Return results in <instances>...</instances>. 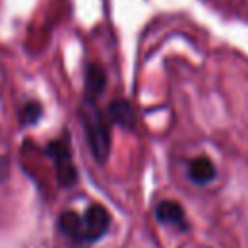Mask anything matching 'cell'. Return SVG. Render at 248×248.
Here are the masks:
<instances>
[{
  "instance_id": "obj_1",
  "label": "cell",
  "mask_w": 248,
  "mask_h": 248,
  "mask_svg": "<svg viewBox=\"0 0 248 248\" xmlns=\"http://www.w3.org/2000/svg\"><path fill=\"white\" fill-rule=\"evenodd\" d=\"M110 225V215L101 203H91L81 215L76 211H64L58 217L60 232L76 244L97 242Z\"/></svg>"
},
{
  "instance_id": "obj_2",
  "label": "cell",
  "mask_w": 248,
  "mask_h": 248,
  "mask_svg": "<svg viewBox=\"0 0 248 248\" xmlns=\"http://www.w3.org/2000/svg\"><path fill=\"white\" fill-rule=\"evenodd\" d=\"M81 124L85 130V138L93 157L99 163H105L110 151V132H108V118L97 108L95 99H87L81 105Z\"/></svg>"
},
{
  "instance_id": "obj_3",
  "label": "cell",
  "mask_w": 248,
  "mask_h": 248,
  "mask_svg": "<svg viewBox=\"0 0 248 248\" xmlns=\"http://www.w3.org/2000/svg\"><path fill=\"white\" fill-rule=\"evenodd\" d=\"M46 155L52 159L54 163V170H56V178L60 182V186L64 188H72L78 182V170L72 163V151L68 145V140H54L46 145Z\"/></svg>"
},
{
  "instance_id": "obj_4",
  "label": "cell",
  "mask_w": 248,
  "mask_h": 248,
  "mask_svg": "<svg viewBox=\"0 0 248 248\" xmlns=\"http://www.w3.org/2000/svg\"><path fill=\"white\" fill-rule=\"evenodd\" d=\"M155 219L163 225H174L176 229L184 231L186 225V217H184V209L178 202L174 200H163L155 205Z\"/></svg>"
},
{
  "instance_id": "obj_5",
  "label": "cell",
  "mask_w": 248,
  "mask_h": 248,
  "mask_svg": "<svg viewBox=\"0 0 248 248\" xmlns=\"http://www.w3.org/2000/svg\"><path fill=\"white\" fill-rule=\"evenodd\" d=\"M188 176L194 184H207L215 178V167L207 157H194L188 165Z\"/></svg>"
},
{
  "instance_id": "obj_6",
  "label": "cell",
  "mask_w": 248,
  "mask_h": 248,
  "mask_svg": "<svg viewBox=\"0 0 248 248\" xmlns=\"http://www.w3.org/2000/svg\"><path fill=\"white\" fill-rule=\"evenodd\" d=\"M110 122H116L120 126H126V128H134L136 124V116H134V110L130 107L128 101L124 99H116L110 103L108 107V116H107Z\"/></svg>"
},
{
  "instance_id": "obj_7",
  "label": "cell",
  "mask_w": 248,
  "mask_h": 248,
  "mask_svg": "<svg viewBox=\"0 0 248 248\" xmlns=\"http://www.w3.org/2000/svg\"><path fill=\"white\" fill-rule=\"evenodd\" d=\"M105 72L97 64H89L85 72V97L87 99H97L103 89H105Z\"/></svg>"
},
{
  "instance_id": "obj_8",
  "label": "cell",
  "mask_w": 248,
  "mask_h": 248,
  "mask_svg": "<svg viewBox=\"0 0 248 248\" xmlns=\"http://www.w3.org/2000/svg\"><path fill=\"white\" fill-rule=\"evenodd\" d=\"M41 114H43V107H41L39 103H35V101L25 103L23 108L19 110V122H21L23 126L35 124V122L41 118Z\"/></svg>"
}]
</instances>
